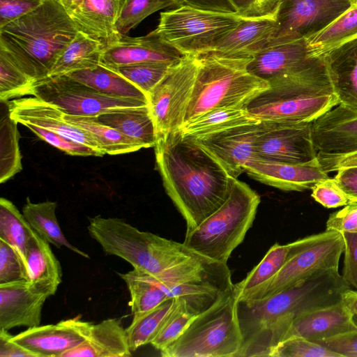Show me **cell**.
I'll return each instance as SVG.
<instances>
[{"mask_svg":"<svg viewBox=\"0 0 357 357\" xmlns=\"http://www.w3.org/2000/svg\"><path fill=\"white\" fill-rule=\"evenodd\" d=\"M154 150L164 188L189 232L226 201L231 176L180 130L158 137Z\"/></svg>","mask_w":357,"mask_h":357,"instance_id":"6da1fadb","label":"cell"},{"mask_svg":"<svg viewBox=\"0 0 357 357\" xmlns=\"http://www.w3.org/2000/svg\"><path fill=\"white\" fill-rule=\"evenodd\" d=\"M349 288L339 269H333L261 300L238 301V357H271L297 316L342 301Z\"/></svg>","mask_w":357,"mask_h":357,"instance_id":"7a4b0ae2","label":"cell"},{"mask_svg":"<svg viewBox=\"0 0 357 357\" xmlns=\"http://www.w3.org/2000/svg\"><path fill=\"white\" fill-rule=\"evenodd\" d=\"M77 31L60 3L45 0L35 10L0 28V50L38 81L48 77Z\"/></svg>","mask_w":357,"mask_h":357,"instance_id":"3957f363","label":"cell"},{"mask_svg":"<svg viewBox=\"0 0 357 357\" xmlns=\"http://www.w3.org/2000/svg\"><path fill=\"white\" fill-rule=\"evenodd\" d=\"M247 111L259 121L313 122L340 104L324 58H312L293 73L268 82Z\"/></svg>","mask_w":357,"mask_h":357,"instance_id":"277c9868","label":"cell"},{"mask_svg":"<svg viewBox=\"0 0 357 357\" xmlns=\"http://www.w3.org/2000/svg\"><path fill=\"white\" fill-rule=\"evenodd\" d=\"M89 220V234L103 251L126 260L138 272L155 275L202 256L183 243L140 231L119 218L98 215Z\"/></svg>","mask_w":357,"mask_h":357,"instance_id":"5b68a950","label":"cell"},{"mask_svg":"<svg viewBox=\"0 0 357 357\" xmlns=\"http://www.w3.org/2000/svg\"><path fill=\"white\" fill-rule=\"evenodd\" d=\"M252 59L214 52L198 56L196 78L184 123L213 109L245 108L253 98L267 90L268 82L248 70Z\"/></svg>","mask_w":357,"mask_h":357,"instance_id":"8992f818","label":"cell"},{"mask_svg":"<svg viewBox=\"0 0 357 357\" xmlns=\"http://www.w3.org/2000/svg\"><path fill=\"white\" fill-rule=\"evenodd\" d=\"M259 203L255 191L231 177L226 201L198 227L185 233L183 244L208 259L227 263L252 227Z\"/></svg>","mask_w":357,"mask_h":357,"instance_id":"52a82bcc","label":"cell"},{"mask_svg":"<svg viewBox=\"0 0 357 357\" xmlns=\"http://www.w3.org/2000/svg\"><path fill=\"white\" fill-rule=\"evenodd\" d=\"M234 290L220 296L182 335L160 350L163 357H238L243 343Z\"/></svg>","mask_w":357,"mask_h":357,"instance_id":"ba28073f","label":"cell"},{"mask_svg":"<svg viewBox=\"0 0 357 357\" xmlns=\"http://www.w3.org/2000/svg\"><path fill=\"white\" fill-rule=\"evenodd\" d=\"M245 20L236 13L182 5L161 12L153 31L184 55L198 56L212 52Z\"/></svg>","mask_w":357,"mask_h":357,"instance_id":"9c48e42d","label":"cell"},{"mask_svg":"<svg viewBox=\"0 0 357 357\" xmlns=\"http://www.w3.org/2000/svg\"><path fill=\"white\" fill-rule=\"evenodd\" d=\"M344 248L342 234L333 230L298 239L280 270L238 301L261 300L330 270L339 269Z\"/></svg>","mask_w":357,"mask_h":357,"instance_id":"30bf717a","label":"cell"},{"mask_svg":"<svg viewBox=\"0 0 357 357\" xmlns=\"http://www.w3.org/2000/svg\"><path fill=\"white\" fill-rule=\"evenodd\" d=\"M197 66V56H185L149 93L157 138L179 130L184 124Z\"/></svg>","mask_w":357,"mask_h":357,"instance_id":"8fae6325","label":"cell"},{"mask_svg":"<svg viewBox=\"0 0 357 357\" xmlns=\"http://www.w3.org/2000/svg\"><path fill=\"white\" fill-rule=\"evenodd\" d=\"M33 96L70 115L98 116L112 109L149 105L147 100L114 98L100 93L67 75L36 81Z\"/></svg>","mask_w":357,"mask_h":357,"instance_id":"7c38bea8","label":"cell"},{"mask_svg":"<svg viewBox=\"0 0 357 357\" xmlns=\"http://www.w3.org/2000/svg\"><path fill=\"white\" fill-rule=\"evenodd\" d=\"M357 0H280L269 43L307 38L319 32Z\"/></svg>","mask_w":357,"mask_h":357,"instance_id":"4fadbf2b","label":"cell"},{"mask_svg":"<svg viewBox=\"0 0 357 357\" xmlns=\"http://www.w3.org/2000/svg\"><path fill=\"white\" fill-rule=\"evenodd\" d=\"M312 123L261 121L255 144V158L286 163H304L316 158Z\"/></svg>","mask_w":357,"mask_h":357,"instance_id":"5bb4252c","label":"cell"},{"mask_svg":"<svg viewBox=\"0 0 357 357\" xmlns=\"http://www.w3.org/2000/svg\"><path fill=\"white\" fill-rule=\"evenodd\" d=\"M261 129V121L231 127L194 139L230 176L238 178L245 172L247 163L255 158V144Z\"/></svg>","mask_w":357,"mask_h":357,"instance_id":"9a60e30c","label":"cell"},{"mask_svg":"<svg viewBox=\"0 0 357 357\" xmlns=\"http://www.w3.org/2000/svg\"><path fill=\"white\" fill-rule=\"evenodd\" d=\"M92 324L76 317L54 324L28 328L13 335V340L38 357H61L86 339Z\"/></svg>","mask_w":357,"mask_h":357,"instance_id":"2e32d148","label":"cell"},{"mask_svg":"<svg viewBox=\"0 0 357 357\" xmlns=\"http://www.w3.org/2000/svg\"><path fill=\"white\" fill-rule=\"evenodd\" d=\"M185 56L152 31L144 36H123L105 45L100 64L114 68L142 63H177Z\"/></svg>","mask_w":357,"mask_h":357,"instance_id":"e0dca14e","label":"cell"},{"mask_svg":"<svg viewBox=\"0 0 357 357\" xmlns=\"http://www.w3.org/2000/svg\"><path fill=\"white\" fill-rule=\"evenodd\" d=\"M10 116L19 123H29L86 145L105 155L93 137L67 122L64 113L56 106L36 97L19 98L7 101Z\"/></svg>","mask_w":357,"mask_h":357,"instance_id":"ac0fdd59","label":"cell"},{"mask_svg":"<svg viewBox=\"0 0 357 357\" xmlns=\"http://www.w3.org/2000/svg\"><path fill=\"white\" fill-rule=\"evenodd\" d=\"M252 178L286 190L301 192L311 189L319 181L328 176L317 157L304 163H286L253 158L245 167Z\"/></svg>","mask_w":357,"mask_h":357,"instance_id":"d6986e66","label":"cell"},{"mask_svg":"<svg viewBox=\"0 0 357 357\" xmlns=\"http://www.w3.org/2000/svg\"><path fill=\"white\" fill-rule=\"evenodd\" d=\"M317 153L342 155L357 152V110L342 104L312 123Z\"/></svg>","mask_w":357,"mask_h":357,"instance_id":"ffe728a7","label":"cell"},{"mask_svg":"<svg viewBox=\"0 0 357 357\" xmlns=\"http://www.w3.org/2000/svg\"><path fill=\"white\" fill-rule=\"evenodd\" d=\"M48 298L27 280L0 284V329L39 326Z\"/></svg>","mask_w":357,"mask_h":357,"instance_id":"44dd1931","label":"cell"},{"mask_svg":"<svg viewBox=\"0 0 357 357\" xmlns=\"http://www.w3.org/2000/svg\"><path fill=\"white\" fill-rule=\"evenodd\" d=\"M356 330L357 321L340 301L297 316L283 340L297 336L319 342Z\"/></svg>","mask_w":357,"mask_h":357,"instance_id":"7402d4cb","label":"cell"},{"mask_svg":"<svg viewBox=\"0 0 357 357\" xmlns=\"http://www.w3.org/2000/svg\"><path fill=\"white\" fill-rule=\"evenodd\" d=\"M311 59L305 38L291 40L266 46L252 57L248 70L268 82L277 77L298 70Z\"/></svg>","mask_w":357,"mask_h":357,"instance_id":"603a6c76","label":"cell"},{"mask_svg":"<svg viewBox=\"0 0 357 357\" xmlns=\"http://www.w3.org/2000/svg\"><path fill=\"white\" fill-rule=\"evenodd\" d=\"M126 0H82L69 13L78 31L107 45L123 36L116 28Z\"/></svg>","mask_w":357,"mask_h":357,"instance_id":"cb8c5ba5","label":"cell"},{"mask_svg":"<svg viewBox=\"0 0 357 357\" xmlns=\"http://www.w3.org/2000/svg\"><path fill=\"white\" fill-rule=\"evenodd\" d=\"M275 26L274 17L245 20L211 52L229 57L252 58L269 45Z\"/></svg>","mask_w":357,"mask_h":357,"instance_id":"d4e9b609","label":"cell"},{"mask_svg":"<svg viewBox=\"0 0 357 357\" xmlns=\"http://www.w3.org/2000/svg\"><path fill=\"white\" fill-rule=\"evenodd\" d=\"M131 352L126 329L110 318L92 324L86 339L61 357H128Z\"/></svg>","mask_w":357,"mask_h":357,"instance_id":"484cf974","label":"cell"},{"mask_svg":"<svg viewBox=\"0 0 357 357\" xmlns=\"http://www.w3.org/2000/svg\"><path fill=\"white\" fill-rule=\"evenodd\" d=\"M26 260L30 284L49 297L54 295L62 282L61 266L50 243L35 231L27 243Z\"/></svg>","mask_w":357,"mask_h":357,"instance_id":"4316f807","label":"cell"},{"mask_svg":"<svg viewBox=\"0 0 357 357\" xmlns=\"http://www.w3.org/2000/svg\"><path fill=\"white\" fill-rule=\"evenodd\" d=\"M324 58L340 104L357 110V38Z\"/></svg>","mask_w":357,"mask_h":357,"instance_id":"83f0119b","label":"cell"},{"mask_svg":"<svg viewBox=\"0 0 357 357\" xmlns=\"http://www.w3.org/2000/svg\"><path fill=\"white\" fill-rule=\"evenodd\" d=\"M103 124L130 137L143 148L154 147L157 133L149 105L112 109L97 116Z\"/></svg>","mask_w":357,"mask_h":357,"instance_id":"f1b7e54d","label":"cell"},{"mask_svg":"<svg viewBox=\"0 0 357 357\" xmlns=\"http://www.w3.org/2000/svg\"><path fill=\"white\" fill-rule=\"evenodd\" d=\"M105 45L81 31H77L54 63L48 77L61 76L91 69L100 64Z\"/></svg>","mask_w":357,"mask_h":357,"instance_id":"f546056e","label":"cell"},{"mask_svg":"<svg viewBox=\"0 0 357 357\" xmlns=\"http://www.w3.org/2000/svg\"><path fill=\"white\" fill-rule=\"evenodd\" d=\"M357 38V1L319 32L306 38L310 58H323Z\"/></svg>","mask_w":357,"mask_h":357,"instance_id":"4dcf8cb0","label":"cell"},{"mask_svg":"<svg viewBox=\"0 0 357 357\" xmlns=\"http://www.w3.org/2000/svg\"><path fill=\"white\" fill-rule=\"evenodd\" d=\"M56 202L47 200L33 203L27 197L22 208V213L32 229L50 244L58 248L65 247L89 259L87 253L72 245L64 236L56 215Z\"/></svg>","mask_w":357,"mask_h":357,"instance_id":"1f68e13d","label":"cell"},{"mask_svg":"<svg viewBox=\"0 0 357 357\" xmlns=\"http://www.w3.org/2000/svg\"><path fill=\"white\" fill-rule=\"evenodd\" d=\"M100 93L114 98L148 101L147 96L129 80L102 64L97 67L65 75Z\"/></svg>","mask_w":357,"mask_h":357,"instance_id":"d6a6232c","label":"cell"},{"mask_svg":"<svg viewBox=\"0 0 357 357\" xmlns=\"http://www.w3.org/2000/svg\"><path fill=\"white\" fill-rule=\"evenodd\" d=\"M63 117L69 123L91 135L105 154H125L144 149L141 144L118 130L100 122L97 116L64 113Z\"/></svg>","mask_w":357,"mask_h":357,"instance_id":"836d02e7","label":"cell"},{"mask_svg":"<svg viewBox=\"0 0 357 357\" xmlns=\"http://www.w3.org/2000/svg\"><path fill=\"white\" fill-rule=\"evenodd\" d=\"M259 122L245 108H220L184 123L180 130L183 135L196 139L231 127Z\"/></svg>","mask_w":357,"mask_h":357,"instance_id":"e575fe53","label":"cell"},{"mask_svg":"<svg viewBox=\"0 0 357 357\" xmlns=\"http://www.w3.org/2000/svg\"><path fill=\"white\" fill-rule=\"evenodd\" d=\"M33 232L34 230L23 213L12 202L1 197L0 199V240L12 246L20 255L26 266L27 243Z\"/></svg>","mask_w":357,"mask_h":357,"instance_id":"d590c367","label":"cell"},{"mask_svg":"<svg viewBox=\"0 0 357 357\" xmlns=\"http://www.w3.org/2000/svg\"><path fill=\"white\" fill-rule=\"evenodd\" d=\"M293 248L294 242L285 245L275 243L247 276L234 284V292L237 300L274 276L291 255Z\"/></svg>","mask_w":357,"mask_h":357,"instance_id":"8d00e7d4","label":"cell"},{"mask_svg":"<svg viewBox=\"0 0 357 357\" xmlns=\"http://www.w3.org/2000/svg\"><path fill=\"white\" fill-rule=\"evenodd\" d=\"M177 298L168 299L151 311L132 318L130 325L126 328L131 351L151 344L174 307Z\"/></svg>","mask_w":357,"mask_h":357,"instance_id":"74e56055","label":"cell"},{"mask_svg":"<svg viewBox=\"0 0 357 357\" xmlns=\"http://www.w3.org/2000/svg\"><path fill=\"white\" fill-rule=\"evenodd\" d=\"M118 274L124 280L129 290L133 317L151 311L170 299L159 287L134 269L126 273Z\"/></svg>","mask_w":357,"mask_h":357,"instance_id":"f35d334b","label":"cell"},{"mask_svg":"<svg viewBox=\"0 0 357 357\" xmlns=\"http://www.w3.org/2000/svg\"><path fill=\"white\" fill-rule=\"evenodd\" d=\"M17 123L10 117L8 107L7 112L1 117L0 123L1 183L7 181L22 169Z\"/></svg>","mask_w":357,"mask_h":357,"instance_id":"ab89813d","label":"cell"},{"mask_svg":"<svg viewBox=\"0 0 357 357\" xmlns=\"http://www.w3.org/2000/svg\"><path fill=\"white\" fill-rule=\"evenodd\" d=\"M36 82L0 50L1 102L33 96Z\"/></svg>","mask_w":357,"mask_h":357,"instance_id":"60d3db41","label":"cell"},{"mask_svg":"<svg viewBox=\"0 0 357 357\" xmlns=\"http://www.w3.org/2000/svg\"><path fill=\"white\" fill-rule=\"evenodd\" d=\"M185 5L181 0H126L121 8L116 28L122 36L138 26L151 14L167 8Z\"/></svg>","mask_w":357,"mask_h":357,"instance_id":"b9f144b4","label":"cell"},{"mask_svg":"<svg viewBox=\"0 0 357 357\" xmlns=\"http://www.w3.org/2000/svg\"><path fill=\"white\" fill-rule=\"evenodd\" d=\"M198 314L185 299L177 298L174 307L151 344L162 350L178 339Z\"/></svg>","mask_w":357,"mask_h":357,"instance_id":"7bdbcfd3","label":"cell"},{"mask_svg":"<svg viewBox=\"0 0 357 357\" xmlns=\"http://www.w3.org/2000/svg\"><path fill=\"white\" fill-rule=\"evenodd\" d=\"M175 64L176 63L151 62L110 69L129 80L148 96Z\"/></svg>","mask_w":357,"mask_h":357,"instance_id":"ee69618b","label":"cell"},{"mask_svg":"<svg viewBox=\"0 0 357 357\" xmlns=\"http://www.w3.org/2000/svg\"><path fill=\"white\" fill-rule=\"evenodd\" d=\"M271 357H342L319 342L302 337H290L278 344Z\"/></svg>","mask_w":357,"mask_h":357,"instance_id":"f6af8a7d","label":"cell"},{"mask_svg":"<svg viewBox=\"0 0 357 357\" xmlns=\"http://www.w3.org/2000/svg\"><path fill=\"white\" fill-rule=\"evenodd\" d=\"M28 280L26 264L9 244L0 240V284Z\"/></svg>","mask_w":357,"mask_h":357,"instance_id":"bcb514c9","label":"cell"},{"mask_svg":"<svg viewBox=\"0 0 357 357\" xmlns=\"http://www.w3.org/2000/svg\"><path fill=\"white\" fill-rule=\"evenodd\" d=\"M22 125L28 128L31 132L45 142L68 155L77 156H100L97 151L91 148L66 138L59 134L29 123H24Z\"/></svg>","mask_w":357,"mask_h":357,"instance_id":"7dc6e473","label":"cell"},{"mask_svg":"<svg viewBox=\"0 0 357 357\" xmlns=\"http://www.w3.org/2000/svg\"><path fill=\"white\" fill-rule=\"evenodd\" d=\"M312 197L328 208L346 206L351 201L335 178H326L317 181L311 188Z\"/></svg>","mask_w":357,"mask_h":357,"instance_id":"c3c4849f","label":"cell"},{"mask_svg":"<svg viewBox=\"0 0 357 357\" xmlns=\"http://www.w3.org/2000/svg\"><path fill=\"white\" fill-rule=\"evenodd\" d=\"M236 14L247 19L275 18L280 0H229Z\"/></svg>","mask_w":357,"mask_h":357,"instance_id":"681fc988","label":"cell"},{"mask_svg":"<svg viewBox=\"0 0 357 357\" xmlns=\"http://www.w3.org/2000/svg\"><path fill=\"white\" fill-rule=\"evenodd\" d=\"M344 242V263L342 277L352 289L357 290V233H342Z\"/></svg>","mask_w":357,"mask_h":357,"instance_id":"f907efd6","label":"cell"},{"mask_svg":"<svg viewBox=\"0 0 357 357\" xmlns=\"http://www.w3.org/2000/svg\"><path fill=\"white\" fill-rule=\"evenodd\" d=\"M326 230L340 233H357V202L349 203L331 213L326 224Z\"/></svg>","mask_w":357,"mask_h":357,"instance_id":"816d5d0a","label":"cell"},{"mask_svg":"<svg viewBox=\"0 0 357 357\" xmlns=\"http://www.w3.org/2000/svg\"><path fill=\"white\" fill-rule=\"evenodd\" d=\"M45 0H0V28L40 6Z\"/></svg>","mask_w":357,"mask_h":357,"instance_id":"f5cc1de1","label":"cell"},{"mask_svg":"<svg viewBox=\"0 0 357 357\" xmlns=\"http://www.w3.org/2000/svg\"><path fill=\"white\" fill-rule=\"evenodd\" d=\"M342 357H357V330L319 342Z\"/></svg>","mask_w":357,"mask_h":357,"instance_id":"db71d44e","label":"cell"},{"mask_svg":"<svg viewBox=\"0 0 357 357\" xmlns=\"http://www.w3.org/2000/svg\"><path fill=\"white\" fill-rule=\"evenodd\" d=\"M317 158L328 174L336 172L340 168L357 166V152L342 155L317 153Z\"/></svg>","mask_w":357,"mask_h":357,"instance_id":"11a10c76","label":"cell"},{"mask_svg":"<svg viewBox=\"0 0 357 357\" xmlns=\"http://www.w3.org/2000/svg\"><path fill=\"white\" fill-rule=\"evenodd\" d=\"M8 331L0 329V357H38L13 340Z\"/></svg>","mask_w":357,"mask_h":357,"instance_id":"9f6ffc18","label":"cell"},{"mask_svg":"<svg viewBox=\"0 0 357 357\" xmlns=\"http://www.w3.org/2000/svg\"><path fill=\"white\" fill-rule=\"evenodd\" d=\"M334 177L349 197L351 203L357 202V166L340 168Z\"/></svg>","mask_w":357,"mask_h":357,"instance_id":"6f0895ef","label":"cell"},{"mask_svg":"<svg viewBox=\"0 0 357 357\" xmlns=\"http://www.w3.org/2000/svg\"><path fill=\"white\" fill-rule=\"evenodd\" d=\"M185 5L214 11L236 13L234 6L229 0H181Z\"/></svg>","mask_w":357,"mask_h":357,"instance_id":"680465c9","label":"cell"},{"mask_svg":"<svg viewBox=\"0 0 357 357\" xmlns=\"http://www.w3.org/2000/svg\"><path fill=\"white\" fill-rule=\"evenodd\" d=\"M342 301L354 316L357 317V290L349 288L342 294Z\"/></svg>","mask_w":357,"mask_h":357,"instance_id":"91938a15","label":"cell"},{"mask_svg":"<svg viewBox=\"0 0 357 357\" xmlns=\"http://www.w3.org/2000/svg\"><path fill=\"white\" fill-rule=\"evenodd\" d=\"M60 3L69 14L82 0H55Z\"/></svg>","mask_w":357,"mask_h":357,"instance_id":"94428289","label":"cell"}]
</instances>
